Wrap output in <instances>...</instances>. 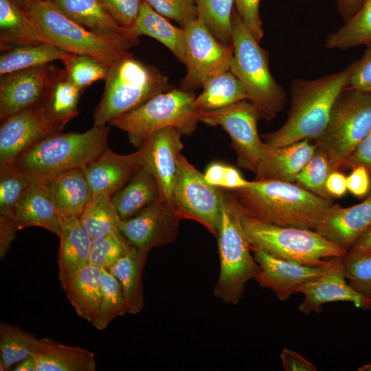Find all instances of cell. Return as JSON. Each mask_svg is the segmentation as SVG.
<instances>
[{
	"instance_id": "obj_33",
	"label": "cell",
	"mask_w": 371,
	"mask_h": 371,
	"mask_svg": "<svg viewBox=\"0 0 371 371\" xmlns=\"http://www.w3.org/2000/svg\"><path fill=\"white\" fill-rule=\"evenodd\" d=\"M0 43L1 52L43 43L34 21L12 0H0Z\"/></svg>"
},
{
	"instance_id": "obj_50",
	"label": "cell",
	"mask_w": 371,
	"mask_h": 371,
	"mask_svg": "<svg viewBox=\"0 0 371 371\" xmlns=\"http://www.w3.org/2000/svg\"><path fill=\"white\" fill-rule=\"evenodd\" d=\"M351 172L346 176L348 190L354 196H366L370 190V172L363 165L353 167Z\"/></svg>"
},
{
	"instance_id": "obj_7",
	"label": "cell",
	"mask_w": 371,
	"mask_h": 371,
	"mask_svg": "<svg viewBox=\"0 0 371 371\" xmlns=\"http://www.w3.org/2000/svg\"><path fill=\"white\" fill-rule=\"evenodd\" d=\"M102 98L93 113V125H105L171 89L168 78L157 68L127 56L107 69Z\"/></svg>"
},
{
	"instance_id": "obj_25",
	"label": "cell",
	"mask_w": 371,
	"mask_h": 371,
	"mask_svg": "<svg viewBox=\"0 0 371 371\" xmlns=\"http://www.w3.org/2000/svg\"><path fill=\"white\" fill-rule=\"evenodd\" d=\"M69 18L90 31L106 36L139 42L131 31L121 26L100 0H51Z\"/></svg>"
},
{
	"instance_id": "obj_47",
	"label": "cell",
	"mask_w": 371,
	"mask_h": 371,
	"mask_svg": "<svg viewBox=\"0 0 371 371\" xmlns=\"http://www.w3.org/2000/svg\"><path fill=\"white\" fill-rule=\"evenodd\" d=\"M111 16L122 27L130 30L135 23L142 0H100Z\"/></svg>"
},
{
	"instance_id": "obj_29",
	"label": "cell",
	"mask_w": 371,
	"mask_h": 371,
	"mask_svg": "<svg viewBox=\"0 0 371 371\" xmlns=\"http://www.w3.org/2000/svg\"><path fill=\"white\" fill-rule=\"evenodd\" d=\"M82 91L67 77L64 69H52L42 104L48 119L62 131L78 114Z\"/></svg>"
},
{
	"instance_id": "obj_40",
	"label": "cell",
	"mask_w": 371,
	"mask_h": 371,
	"mask_svg": "<svg viewBox=\"0 0 371 371\" xmlns=\"http://www.w3.org/2000/svg\"><path fill=\"white\" fill-rule=\"evenodd\" d=\"M126 313V304L120 282L108 269H102V295L94 326L104 330L111 321Z\"/></svg>"
},
{
	"instance_id": "obj_38",
	"label": "cell",
	"mask_w": 371,
	"mask_h": 371,
	"mask_svg": "<svg viewBox=\"0 0 371 371\" xmlns=\"http://www.w3.org/2000/svg\"><path fill=\"white\" fill-rule=\"evenodd\" d=\"M79 219L92 238L120 232L121 218L106 193L93 194Z\"/></svg>"
},
{
	"instance_id": "obj_23",
	"label": "cell",
	"mask_w": 371,
	"mask_h": 371,
	"mask_svg": "<svg viewBox=\"0 0 371 371\" xmlns=\"http://www.w3.org/2000/svg\"><path fill=\"white\" fill-rule=\"evenodd\" d=\"M59 280L77 314L95 326L102 295V269L88 264Z\"/></svg>"
},
{
	"instance_id": "obj_27",
	"label": "cell",
	"mask_w": 371,
	"mask_h": 371,
	"mask_svg": "<svg viewBox=\"0 0 371 371\" xmlns=\"http://www.w3.org/2000/svg\"><path fill=\"white\" fill-rule=\"evenodd\" d=\"M36 371H95L93 352L61 344L50 337L39 339L35 355Z\"/></svg>"
},
{
	"instance_id": "obj_55",
	"label": "cell",
	"mask_w": 371,
	"mask_h": 371,
	"mask_svg": "<svg viewBox=\"0 0 371 371\" xmlns=\"http://www.w3.org/2000/svg\"><path fill=\"white\" fill-rule=\"evenodd\" d=\"M227 164L213 162L206 168L204 177L210 185L222 188Z\"/></svg>"
},
{
	"instance_id": "obj_20",
	"label": "cell",
	"mask_w": 371,
	"mask_h": 371,
	"mask_svg": "<svg viewBox=\"0 0 371 371\" xmlns=\"http://www.w3.org/2000/svg\"><path fill=\"white\" fill-rule=\"evenodd\" d=\"M316 149L307 139L283 146L262 142L254 180L294 183Z\"/></svg>"
},
{
	"instance_id": "obj_6",
	"label": "cell",
	"mask_w": 371,
	"mask_h": 371,
	"mask_svg": "<svg viewBox=\"0 0 371 371\" xmlns=\"http://www.w3.org/2000/svg\"><path fill=\"white\" fill-rule=\"evenodd\" d=\"M243 213L233 193L222 189L221 217L217 234L220 273L214 295L227 304L241 300L249 280L255 278L259 265L242 225Z\"/></svg>"
},
{
	"instance_id": "obj_52",
	"label": "cell",
	"mask_w": 371,
	"mask_h": 371,
	"mask_svg": "<svg viewBox=\"0 0 371 371\" xmlns=\"http://www.w3.org/2000/svg\"><path fill=\"white\" fill-rule=\"evenodd\" d=\"M280 358L282 367L286 371H316V366L297 352L284 348Z\"/></svg>"
},
{
	"instance_id": "obj_44",
	"label": "cell",
	"mask_w": 371,
	"mask_h": 371,
	"mask_svg": "<svg viewBox=\"0 0 371 371\" xmlns=\"http://www.w3.org/2000/svg\"><path fill=\"white\" fill-rule=\"evenodd\" d=\"M62 62L67 77L82 91L106 78L108 68L89 56L71 54Z\"/></svg>"
},
{
	"instance_id": "obj_42",
	"label": "cell",
	"mask_w": 371,
	"mask_h": 371,
	"mask_svg": "<svg viewBox=\"0 0 371 371\" xmlns=\"http://www.w3.org/2000/svg\"><path fill=\"white\" fill-rule=\"evenodd\" d=\"M131 246L121 232L95 237L92 238L89 264L109 269Z\"/></svg>"
},
{
	"instance_id": "obj_2",
	"label": "cell",
	"mask_w": 371,
	"mask_h": 371,
	"mask_svg": "<svg viewBox=\"0 0 371 371\" xmlns=\"http://www.w3.org/2000/svg\"><path fill=\"white\" fill-rule=\"evenodd\" d=\"M352 69V63L319 78L295 79L287 119L280 128L262 135L265 142L283 146L318 138L328 124L335 101L348 85Z\"/></svg>"
},
{
	"instance_id": "obj_17",
	"label": "cell",
	"mask_w": 371,
	"mask_h": 371,
	"mask_svg": "<svg viewBox=\"0 0 371 371\" xmlns=\"http://www.w3.org/2000/svg\"><path fill=\"white\" fill-rule=\"evenodd\" d=\"M148 144L146 142L133 153L120 155L106 148L96 159L81 169L93 194L113 196L124 187L135 174L148 164Z\"/></svg>"
},
{
	"instance_id": "obj_10",
	"label": "cell",
	"mask_w": 371,
	"mask_h": 371,
	"mask_svg": "<svg viewBox=\"0 0 371 371\" xmlns=\"http://www.w3.org/2000/svg\"><path fill=\"white\" fill-rule=\"evenodd\" d=\"M371 131V93L346 87L335 101L328 124L317 138L332 171L339 170Z\"/></svg>"
},
{
	"instance_id": "obj_18",
	"label": "cell",
	"mask_w": 371,
	"mask_h": 371,
	"mask_svg": "<svg viewBox=\"0 0 371 371\" xmlns=\"http://www.w3.org/2000/svg\"><path fill=\"white\" fill-rule=\"evenodd\" d=\"M259 265L255 280L270 289L281 301H286L306 282L322 276L330 262L324 266L313 267L272 256L259 249H251Z\"/></svg>"
},
{
	"instance_id": "obj_13",
	"label": "cell",
	"mask_w": 371,
	"mask_h": 371,
	"mask_svg": "<svg viewBox=\"0 0 371 371\" xmlns=\"http://www.w3.org/2000/svg\"><path fill=\"white\" fill-rule=\"evenodd\" d=\"M256 107L245 100L219 109L201 112L200 122L220 126L229 135L241 168L256 172L262 148Z\"/></svg>"
},
{
	"instance_id": "obj_56",
	"label": "cell",
	"mask_w": 371,
	"mask_h": 371,
	"mask_svg": "<svg viewBox=\"0 0 371 371\" xmlns=\"http://www.w3.org/2000/svg\"><path fill=\"white\" fill-rule=\"evenodd\" d=\"M364 0H336L339 11L344 19H349L360 8Z\"/></svg>"
},
{
	"instance_id": "obj_45",
	"label": "cell",
	"mask_w": 371,
	"mask_h": 371,
	"mask_svg": "<svg viewBox=\"0 0 371 371\" xmlns=\"http://www.w3.org/2000/svg\"><path fill=\"white\" fill-rule=\"evenodd\" d=\"M344 265L350 286L371 300V253L346 255Z\"/></svg>"
},
{
	"instance_id": "obj_58",
	"label": "cell",
	"mask_w": 371,
	"mask_h": 371,
	"mask_svg": "<svg viewBox=\"0 0 371 371\" xmlns=\"http://www.w3.org/2000/svg\"><path fill=\"white\" fill-rule=\"evenodd\" d=\"M37 365L34 356L29 357L17 364L12 369L14 371H36Z\"/></svg>"
},
{
	"instance_id": "obj_22",
	"label": "cell",
	"mask_w": 371,
	"mask_h": 371,
	"mask_svg": "<svg viewBox=\"0 0 371 371\" xmlns=\"http://www.w3.org/2000/svg\"><path fill=\"white\" fill-rule=\"evenodd\" d=\"M182 135L176 128H166L156 131L146 141L149 147L147 165L158 183L159 201L170 205L178 170V159L183 148Z\"/></svg>"
},
{
	"instance_id": "obj_8",
	"label": "cell",
	"mask_w": 371,
	"mask_h": 371,
	"mask_svg": "<svg viewBox=\"0 0 371 371\" xmlns=\"http://www.w3.org/2000/svg\"><path fill=\"white\" fill-rule=\"evenodd\" d=\"M242 225L251 249L313 267L326 265L347 251L313 229L280 226L243 214Z\"/></svg>"
},
{
	"instance_id": "obj_16",
	"label": "cell",
	"mask_w": 371,
	"mask_h": 371,
	"mask_svg": "<svg viewBox=\"0 0 371 371\" xmlns=\"http://www.w3.org/2000/svg\"><path fill=\"white\" fill-rule=\"evenodd\" d=\"M299 293L303 294L304 300L298 309L305 315L320 313L323 304L338 301L351 302L359 308H371V300L347 282L344 258H332L326 271L301 286Z\"/></svg>"
},
{
	"instance_id": "obj_24",
	"label": "cell",
	"mask_w": 371,
	"mask_h": 371,
	"mask_svg": "<svg viewBox=\"0 0 371 371\" xmlns=\"http://www.w3.org/2000/svg\"><path fill=\"white\" fill-rule=\"evenodd\" d=\"M13 219L19 229L44 228L59 237L62 216L52 202L44 182L34 181L16 206Z\"/></svg>"
},
{
	"instance_id": "obj_5",
	"label": "cell",
	"mask_w": 371,
	"mask_h": 371,
	"mask_svg": "<svg viewBox=\"0 0 371 371\" xmlns=\"http://www.w3.org/2000/svg\"><path fill=\"white\" fill-rule=\"evenodd\" d=\"M236 10L232 16L234 55L229 71L240 81L260 120L271 121L284 107L286 95L271 75L269 52L261 47Z\"/></svg>"
},
{
	"instance_id": "obj_48",
	"label": "cell",
	"mask_w": 371,
	"mask_h": 371,
	"mask_svg": "<svg viewBox=\"0 0 371 371\" xmlns=\"http://www.w3.org/2000/svg\"><path fill=\"white\" fill-rule=\"evenodd\" d=\"M260 2V0H234L236 12L258 42L264 36L259 12Z\"/></svg>"
},
{
	"instance_id": "obj_37",
	"label": "cell",
	"mask_w": 371,
	"mask_h": 371,
	"mask_svg": "<svg viewBox=\"0 0 371 371\" xmlns=\"http://www.w3.org/2000/svg\"><path fill=\"white\" fill-rule=\"evenodd\" d=\"M39 339L19 326L0 324V370H11L14 365L34 356Z\"/></svg>"
},
{
	"instance_id": "obj_34",
	"label": "cell",
	"mask_w": 371,
	"mask_h": 371,
	"mask_svg": "<svg viewBox=\"0 0 371 371\" xmlns=\"http://www.w3.org/2000/svg\"><path fill=\"white\" fill-rule=\"evenodd\" d=\"M202 89L194 100L196 107L201 112L219 109L248 100L244 86L229 70L208 80Z\"/></svg>"
},
{
	"instance_id": "obj_51",
	"label": "cell",
	"mask_w": 371,
	"mask_h": 371,
	"mask_svg": "<svg viewBox=\"0 0 371 371\" xmlns=\"http://www.w3.org/2000/svg\"><path fill=\"white\" fill-rule=\"evenodd\" d=\"M359 165L364 166L371 174V131L351 154L344 168H352Z\"/></svg>"
},
{
	"instance_id": "obj_21",
	"label": "cell",
	"mask_w": 371,
	"mask_h": 371,
	"mask_svg": "<svg viewBox=\"0 0 371 371\" xmlns=\"http://www.w3.org/2000/svg\"><path fill=\"white\" fill-rule=\"evenodd\" d=\"M371 228V196L347 207L333 205L315 229L341 249L348 250Z\"/></svg>"
},
{
	"instance_id": "obj_35",
	"label": "cell",
	"mask_w": 371,
	"mask_h": 371,
	"mask_svg": "<svg viewBox=\"0 0 371 371\" xmlns=\"http://www.w3.org/2000/svg\"><path fill=\"white\" fill-rule=\"evenodd\" d=\"M71 54L45 43L18 46L2 52L0 76L47 65L56 60L63 61Z\"/></svg>"
},
{
	"instance_id": "obj_4",
	"label": "cell",
	"mask_w": 371,
	"mask_h": 371,
	"mask_svg": "<svg viewBox=\"0 0 371 371\" xmlns=\"http://www.w3.org/2000/svg\"><path fill=\"white\" fill-rule=\"evenodd\" d=\"M26 12L43 43L69 54L89 56L107 68L133 55L129 49L138 43L90 31L66 16L51 0H33Z\"/></svg>"
},
{
	"instance_id": "obj_59",
	"label": "cell",
	"mask_w": 371,
	"mask_h": 371,
	"mask_svg": "<svg viewBox=\"0 0 371 371\" xmlns=\"http://www.w3.org/2000/svg\"><path fill=\"white\" fill-rule=\"evenodd\" d=\"M15 3L19 8H21L24 11H27L30 4L33 0H12Z\"/></svg>"
},
{
	"instance_id": "obj_30",
	"label": "cell",
	"mask_w": 371,
	"mask_h": 371,
	"mask_svg": "<svg viewBox=\"0 0 371 371\" xmlns=\"http://www.w3.org/2000/svg\"><path fill=\"white\" fill-rule=\"evenodd\" d=\"M157 179L148 165L142 167L130 181L111 196L121 219L131 218L149 204L159 200Z\"/></svg>"
},
{
	"instance_id": "obj_62",
	"label": "cell",
	"mask_w": 371,
	"mask_h": 371,
	"mask_svg": "<svg viewBox=\"0 0 371 371\" xmlns=\"http://www.w3.org/2000/svg\"><path fill=\"white\" fill-rule=\"evenodd\" d=\"M370 196H371V192H370V194H369Z\"/></svg>"
},
{
	"instance_id": "obj_14",
	"label": "cell",
	"mask_w": 371,
	"mask_h": 371,
	"mask_svg": "<svg viewBox=\"0 0 371 371\" xmlns=\"http://www.w3.org/2000/svg\"><path fill=\"white\" fill-rule=\"evenodd\" d=\"M181 220L168 203L159 200L136 215L121 219L120 230L132 246L148 253L174 242Z\"/></svg>"
},
{
	"instance_id": "obj_60",
	"label": "cell",
	"mask_w": 371,
	"mask_h": 371,
	"mask_svg": "<svg viewBox=\"0 0 371 371\" xmlns=\"http://www.w3.org/2000/svg\"><path fill=\"white\" fill-rule=\"evenodd\" d=\"M359 371H371V363H367L358 368Z\"/></svg>"
},
{
	"instance_id": "obj_11",
	"label": "cell",
	"mask_w": 371,
	"mask_h": 371,
	"mask_svg": "<svg viewBox=\"0 0 371 371\" xmlns=\"http://www.w3.org/2000/svg\"><path fill=\"white\" fill-rule=\"evenodd\" d=\"M222 188L207 182L204 175L180 155L171 206L182 219H190L217 236L221 217Z\"/></svg>"
},
{
	"instance_id": "obj_1",
	"label": "cell",
	"mask_w": 371,
	"mask_h": 371,
	"mask_svg": "<svg viewBox=\"0 0 371 371\" xmlns=\"http://www.w3.org/2000/svg\"><path fill=\"white\" fill-rule=\"evenodd\" d=\"M232 191L243 214L280 226L315 230L334 205L293 182L254 180Z\"/></svg>"
},
{
	"instance_id": "obj_9",
	"label": "cell",
	"mask_w": 371,
	"mask_h": 371,
	"mask_svg": "<svg viewBox=\"0 0 371 371\" xmlns=\"http://www.w3.org/2000/svg\"><path fill=\"white\" fill-rule=\"evenodd\" d=\"M195 98L192 91L170 89L111 120L108 124L126 133L129 142L137 149L154 133L166 128H176L183 135L190 136L201 119Z\"/></svg>"
},
{
	"instance_id": "obj_28",
	"label": "cell",
	"mask_w": 371,
	"mask_h": 371,
	"mask_svg": "<svg viewBox=\"0 0 371 371\" xmlns=\"http://www.w3.org/2000/svg\"><path fill=\"white\" fill-rule=\"evenodd\" d=\"M58 252L59 278L66 276L89 264L92 238L79 218L62 219Z\"/></svg>"
},
{
	"instance_id": "obj_36",
	"label": "cell",
	"mask_w": 371,
	"mask_h": 371,
	"mask_svg": "<svg viewBox=\"0 0 371 371\" xmlns=\"http://www.w3.org/2000/svg\"><path fill=\"white\" fill-rule=\"evenodd\" d=\"M371 44V0H364L357 11L345 24L329 34L325 47L332 49H348Z\"/></svg>"
},
{
	"instance_id": "obj_15",
	"label": "cell",
	"mask_w": 371,
	"mask_h": 371,
	"mask_svg": "<svg viewBox=\"0 0 371 371\" xmlns=\"http://www.w3.org/2000/svg\"><path fill=\"white\" fill-rule=\"evenodd\" d=\"M61 131L48 119L42 104L10 116L1 122L0 165H12L34 143Z\"/></svg>"
},
{
	"instance_id": "obj_19",
	"label": "cell",
	"mask_w": 371,
	"mask_h": 371,
	"mask_svg": "<svg viewBox=\"0 0 371 371\" xmlns=\"http://www.w3.org/2000/svg\"><path fill=\"white\" fill-rule=\"evenodd\" d=\"M51 71L48 65H43L1 76V122L23 110L42 104Z\"/></svg>"
},
{
	"instance_id": "obj_43",
	"label": "cell",
	"mask_w": 371,
	"mask_h": 371,
	"mask_svg": "<svg viewBox=\"0 0 371 371\" xmlns=\"http://www.w3.org/2000/svg\"><path fill=\"white\" fill-rule=\"evenodd\" d=\"M332 169L326 155L316 149L314 155L297 175L295 182L307 190L329 201L326 182Z\"/></svg>"
},
{
	"instance_id": "obj_26",
	"label": "cell",
	"mask_w": 371,
	"mask_h": 371,
	"mask_svg": "<svg viewBox=\"0 0 371 371\" xmlns=\"http://www.w3.org/2000/svg\"><path fill=\"white\" fill-rule=\"evenodd\" d=\"M44 183L62 218H79L93 194L81 168L61 172Z\"/></svg>"
},
{
	"instance_id": "obj_53",
	"label": "cell",
	"mask_w": 371,
	"mask_h": 371,
	"mask_svg": "<svg viewBox=\"0 0 371 371\" xmlns=\"http://www.w3.org/2000/svg\"><path fill=\"white\" fill-rule=\"evenodd\" d=\"M19 229L12 218L0 216V256L3 258L9 251Z\"/></svg>"
},
{
	"instance_id": "obj_54",
	"label": "cell",
	"mask_w": 371,
	"mask_h": 371,
	"mask_svg": "<svg viewBox=\"0 0 371 371\" xmlns=\"http://www.w3.org/2000/svg\"><path fill=\"white\" fill-rule=\"evenodd\" d=\"M326 189L331 198L341 197L348 190L346 176L339 170L332 171L326 179Z\"/></svg>"
},
{
	"instance_id": "obj_49",
	"label": "cell",
	"mask_w": 371,
	"mask_h": 371,
	"mask_svg": "<svg viewBox=\"0 0 371 371\" xmlns=\"http://www.w3.org/2000/svg\"><path fill=\"white\" fill-rule=\"evenodd\" d=\"M347 87L371 93V44L363 56L352 63Z\"/></svg>"
},
{
	"instance_id": "obj_31",
	"label": "cell",
	"mask_w": 371,
	"mask_h": 371,
	"mask_svg": "<svg viewBox=\"0 0 371 371\" xmlns=\"http://www.w3.org/2000/svg\"><path fill=\"white\" fill-rule=\"evenodd\" d=\"M130 30L137 37L144 35L156 39L186 65L185 30L173 25L146 2L142 1L138 16Z\"/></svg>"
},
{
	"instance_id": "obj_61",
	"label": "cell",
	"mask_w": 371,
	"mask_h": 371,
	"mask_svg": "<svg viewBox=\"0 0 371 371\" xmlns=\"http://www.w3.org/2000/svg\"><path fill=\"white\" fill-rule=\"evenodd\" d=\"M36 1H49V0H36Z\"/></svg>"
},
{
	"instance_id": "obj_46",
	"label": "cell",
	"mask_w": 371,
	"mask_h": 371,
	"mask_svg": "<svg viewBox=\"0 0 371 371\" xmlns=\"http://www.w3.org/2000/svg\"><path fill=\"white\" fill-rule=\"evenodd\" d=\"M155 11L166 19H172L184 28L198 18L194 0H142Z\"/></svg>"
},
{
	"instance_id": "obj_12",
	"label": "cell",
	"mask_w": 371,
	"mask_h": 371,
	"mask_svg": "<svg viewBox=\"0 0 371 371\" xmlns=\"http://www.w3.org/2000/svg\"><path fill=\"white\" fill-rule=\"evenodd\" d=\"M186 41V75L181 89L190 91L202 87L210 78L230 69L234 47L219 42L199 19L184 28Z\"/></svg>"
},
{
	"instance_id": "obj_32",
	"label": "cell",
	"mask_w": 371,
	"mask_h": 371,
	"mask_svg": "<svg viewBox=\"0 0 371 371\" xmlns=\"http://www.w3.org/2000/svg\"><path fill=\"white\" fill-rule=\"evenodd\" d=\"M148 253L134 246L108 270L120 282L126 304L127 313H139L144 304L142 276Z\"/></svg>"
},
{
	"instance_id": "obj_3",
	"label": "cell",
	"mask_w": 371,
	"mask_h": 371,
	"mask_svg": "<svg viewBox=\"0 0 371 371\" xmlns=\"http://www.w3.org/2000/svg\"><path fill=\"white\" fill-rule=\"evenodd\" d=\"M109 133L107 124L93 125L83 133H55L34 143L12 165L32 181L45 182L96 159L108 148Z\"/></svg>"
},
{
	"instance_id": "obj_39",
	"label": "cell",
	"mask_w": 371,
	"mask_h": 371,
	"mask_svg": "<svg viewBox=\"0 0 371 371\" xmlns=\"http://www.w3.org/2000/svg\"><path fill=\"white\" fill-rule=\"evenodd\" d=\"M198 18L216 38L232 44V16L234 0H194Z\"/></svg>"
},
{
	"instance_id": "obj_41",
	"label": "cell",
	"mask_w": 371,
	"mask_h": 371,
	"mask_svg": "<svg viewBox=\"0 0 371 371\" xmlns=\"http://www.w3.org/2000/svg\"><path fill=\"white\" fill-rule=\"evenodd\" d=\"M33 182L13 165H0V216L13 218L16 206Z\"/></svg>"
},
{
	"instance_id": "obj_57",
	"label": "cell",
	"mask_w": 371,
	"mask_h": 371,
	"mask_svg": "<svg viewBox=\"0 0 371 371\" xmlns=\"http://www.w3.org/2000/svg\"><path fill=\"white\" fill-rule=\"evenodd\" d=\"M371 253V228L369 229L348 250L346 255Z\"/></svg>"
}]
</instances>
